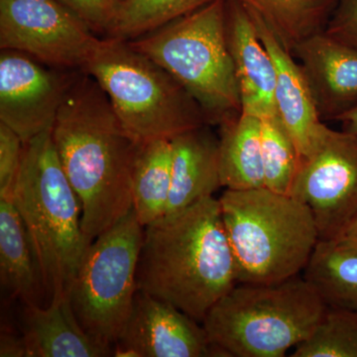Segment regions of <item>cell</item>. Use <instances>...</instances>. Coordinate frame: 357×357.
<instances>
[{
	"label": "cell",
	"instance_id": "cell-14",
	"mask_svg": "<svg viewBox=\"0 0 357 357\" xmlns=\"http://www.w3.org/2000/svg\"><path fill=\"white\" fill-rule=\"evenodd\" d=\"M250 13L276 70L277 115L295 142L301 160L307 158L318 146L328 126L319 116L311 89L295 56L283 46L258 14Z\"/></svg>",
	"mask_w": 357,
	"mask_h": 357
},
{
	"label": "cell",
	"instance_id": "cell-7",
	"mask_svg": "<svg viewBox=\"0 0 357 357\" xmlns=\"http://www.w3.org/2000/svg\"><path fill=\"white\" fill-rule=\"evenodd\" d=\"M128 43L170 73L191 93L210 126H220L241 114L225 32V0H213Z\"/></svg>",
	"mask_w": 357,
	"mask_h": 357
},
{
	"label": "cell",
	"instance_id": "cell-11",
	"mask_svg": "<svg viewBox=\"0 0 357 357\" xmlns=\"http://www.w3.org/2000/svg\"><path fill=\"white\" fill-rule=\"evenodd\" d=\"M79 70L55 69L21 52L0 53V122L28 143L52 130Z\"/></svg>",
	"mask_w": 357,
	"mask_h": 357
},
{
	"label": "cell",
	"instance_id": "cell-16",
	"mask_svg": "<svg viewBox=\"0 0 357 357\" xmlns=\"http://www.w3.org/2000/svg\"><path fill=\"white\" fill-rule=\"evenodd\" d=\"M22 335L27 357H105L112 352L96 344L77 321L70 294L47 306L24 305Z\"/></svg>",
	"mask_w": 357,
	"mask_h": 357
},
{
	"label": "cell",
	"instance_id": "cell-6",
	"mask_svg": "<svg viewBox=\"0 0 357 357\" xmlns=\"http://www.w3.org/2000/svg\"><path fill=\"white\" fill-rule=\"evenodd\" d=\"M84 72L109 96L119 121L140 142L210 126L191 93L128 41L100 38Z\"/></svg>",
	"mask_w": 357,
	"mask_h": 357
},
{
	"label": "cell",
	"instance_id": "cell-20",
	"mask_svg": "<svg viewBox=\"0 0 357 357\" xmlns=\"http://www.w3.org/2000/svg\"><path fill=\"white\" fill-rule=\"evenodd\" d=\"M303 273L326 307L357 312L356 250L337 241H319Z\"/></svg>",
	"mask_w": 357,
	"mask_h": 357
},
{
	"label": "cell",
	"instance_id": "cell-9",
	"mask_svg": "<svg viewBox=\"0 0 357 357\" xmlns=\"http://www.w3.org/2000/svg\"><path fill=\"white\" fill-rule=\"evenodd\" d=\"M98 36L58 0H0V49L55 69L84 70Z\"/></svg>",
	"mask_w": 357,
	"mask_h": 357
},
{
	"label": "cell",
	"instance_id": "cell-8",
	"mask_svg": "<svg viewBox=\"0 0 357 357\" xmlns=\"http://www.w3.org/2000/svg\"><path fill=\"white\" fill-rule=\"evenodd\" d=\"M143 234L144 227L132 210L89 244L70 287V302L82 328L112 354L137 292Z\"/></svg>",
	"mask_w": 357,
	"mask_h": 357
},
{
	"label": "cell",
	"instance_id": "cell-24",
	"mask_svg": "<svg viewBox=\"0 0 357 357\" xmlns=\"http://www.w3.org/2000/svg\"><path fill=\"white\" fill-rule=\"evenodd\" d=\"M261 144L265 188L291 195L299 172L301 157L278 115L261 119Z\"/></svg>",
	"mask_w": 357,
	"mask_h": 357
},
{
	"label": "cell",
	"instance_id": "cell-5",
	"mask_svg": "<svg viewBox=\"0 0 357 357\" xmlns=\"http://www.w3.org/2000/svg\"><path fill=\"white\" fill-rule=\"evenodd\" d=\"M326 310L304 277L238 283L211 307L202 325L218 357H282L312 335Z\"/></svg>",
	"mask_w": 357,
	"mask_h": 357
},
{
	"label": "cell",
	"instance_id": "cell-19",
	"mask_svg": "<svg viewBox=\"0 0 357 357\" xmlns=\"http://www.w3.org/2000/svg\"><path fill=\"white\" fill-rule=\"evenodd\" d=\"M218 167L222 187L244 191L265 187L261 119L239 114L220 124Z\"/></svg>",
	"mask_w": 357,
	"mask_h": 357
},
{
	"label": "cell",
	"instance_id": "cell-31",
	"mask_svg": "<svg viewBox=\"0 0 357 357\" xmlns=\"http://www.w3.org/2000/svg\"><path fill=\"white\" fill-rule=\"evenodd\" d=\"M335 121L342 124V130L357 135V105L340 114Z\"/></svg>",
	"mask_w": 357,
	"mask_h": 357
},
{
	"label": "cell",
	"instance_id": "cell-27",
	"mask_svg": "<svg viewBox=\"0 0 357 357\" xmlns=\"http://www.w3.org/2000/svg\"><path fill=\"white\" fill-rule=\"evenodd\" d=\"M77 14L98 36H109L114 26L119 0H58Z\"/></svg>",
	"mask_w": 357,
	"mask_h": 357
},
{
	"label": "cell",
	"instance_id": "cell-12",
	"mask_svg": "<svg viewBox=\"0 0 357 357\" xmlns=\"http://www.w3.org/2000/svg\"><path fill=\"white\" fill-rule=\"evenodd\" d=\"M177 307L137 290L114 347L117 357H213L203 325Z\"/></svg>",
	"mask_w": 357,
	"mask_h": 357
},
{
	"label": "cell",
	"instance_id": "cell-25",
	"mask_svg": "<svg viewBox=\"0 0 357 357\" xmlns=\"http://www.w3.org/2000/svg\"><path fill=\"white\" fill-rule=\"evenodd\" d=\"M292 357H357V312L326 307L312 335Z\"/></svg>",
	"mask_w": 357,
	"mask_h": 357
},
{
	"label": "cell",
	"instance_id": "cell-13",
	"mask_svg": "<svg viewBox=\"0 0 357 357\" xmlns=\"http://www.w3.org/2000/svg\"><path fill=\"white\" fill-rule=\"evenodd\" d=\"M225 32L236 69L241 114L260 119L277 114L276 70L248 7L225 0Z\"/></svg>",
	"mask_w": 357,
	"mask_h": 357
},
{
	"label": "cell",
	"instance_id": "cell-18",
	"mask_svg": "<svg viewBox=\"0 0 357 357\" xmlns=\"http://www.w3.org/2000/svg\"><path fill=\"white\" fill-rule=\"evenodd\" d=\"M0 284L26 306H43V278L31 238L10 199H0Z\"/></svg>",
	"mask_w": 357,
	"mask_h": 357
},
{
	"label": "cell",
	"instance_id": "cell-26",
	"mask_svg": "<svg viewBox=\"0 0 357 357\" xmlns=\"http://www.w3.org/2000/svg\"><path fill=\"white\" fill-rule=\"evenodd\" d=\"M25 143L15 131L0 122V199H10L20 175Z\"/></svg>",
	"mask_w": 357,
	"mask_h": 357
},
{
	"label": "cell",
	"instance_id": "cell-4",
	"mask_svg": "<svg viewBox=\"0 0 357 357\" xmlns=\"http://www.w3.org/2000/svg\"><path fill=\"white\" fill-rule=\"evenodd\" d=\"M218 201L238 283H279L304 272L321 241L307 204L265 187L227 189Z\"/></svg>",
	"mask_w": 357,
	"mask_h": 357
},
{
	"label": "cell",
	"instance_id": "cell-28",
	"mask_svg": "<svg viewBox=\"0 0 357 357\" xmlns=\"http://www.w3.org/2000/svg\"><path fill=\"white\" fill-rule=\"evenodd\" d=\"M324 32L357 51V0H337Z\"/></svg>",
	"mask_w": 357,
	"mask_h": 357
},
{
	"label": "cell",
	"instance_id": "cell-10",
	"mask_svg": "<svg viewBox=\"0 0 357 357\" xmlns=\"http://www.w3.org/2000/svg\"><path fill=\"white\" fill-rule=\"evenodd\" d=\"M290 196L309 206L321 241H335L357 215V135L328 128L301 160Z\"/></svg>",
	"mask_w": 357,
	"mask_h": 357
},
{
	"label": "cell",
	"instance_id": "cell-2",
	"mask_svg": "<svg viewBox=\"0 0 357 357\" xmlns=\"http://www.w3.org/2000/svg\"><path fill=\"white\" fill-rule=\"evenodd\" d=\"M136 281L137 290L203 323L238 284L218 199H199L145 227Z\"/></svg>",
	"mask_w": 357,
	"mask_h": 357
},
{
	"label": "cell",
	"instance_id": "cell-23",
	"mask_svg": "<svg viewBox=\"0 0 357 357\" xmlns=\"http://www.w3.org/2000/svg\"><path fill=\"white\" fill-rule=\"evenodd\" d=\"M213 0H124L109 36L130 41L206 6Z\"/></svg>",
	"mask_w": 357,
	"mask_h": 357
},
{
	"label": "cell",
	"instance_id": "cell-1",
	"mask_svg": "<svg viewBox=\"0 0 357 357\" xmlns=\"http://www.w3.org/2000/svg\"><path fill=\"white\" fill-rule=\"evenodd\" d=\"M51 132L91 243L133 210L134 165L144 142L126 130L109 96L84 70L70 84Z\"/></svg>",
	"mask_w": 357,
	"mask_h": 357
},
{
	"label": "cell",
	"instance_id": "cell-22",
	"mask_svg": "<svg viewBox=\"0 0 357 357\" xmlns=\"http://www.w3.org/2000/svg\"><path fill=\"white\" fill-rule=\"evenodd\" d=\"M258 14L292 53L300 41L323 32L337 0H234Z\"/></svg>",
	"mask_w": 357,
	"mask_h": 357
},
{
	"label": "cell",
	"instance_id": "cell-29",
	"mask_svg": "<svg viewBox=\"0 0 357 357\" xmlns=\"http://www.w3.org/2000/svg\"><path fill=\"white\" fill-rule=\"evenodd\" d=\"M0 356L27 357V347L23 335L2 331L0 337Z\"/></svg>",
	"mask_w": 357,
	"mask_h": 357
},
{
	"label": "cell",
	"instance_id": "cell-32",
	"mask_svg": "<svg viewBox=\"0 0 357 357\" xmlns=\"http://www.w3.org/2000/svg\"><path fill=\"white\" fill-rule=\"evenodd\" d=\"M119 1L122 2V1H124V0H119Z\"/></svg>",
	"mask_w": 357,
	"mask_h": 357
},
{
	"label": "cell",
	"instance_id": "cell-3",
	"mask_svg": "<svg viewBox=\"0 0 357 357\" xmlns=\"http://www.w3.org/2000/svg\"><path fill=\"white\" fill-rule=\"evenodd\" d=\"M52 130L25 143L11 201L31 238L46 297L70 294L89 246L82 227V206L64 172Z\"/></svg>",
	"mask_w": 357,
	"mask_h": 357
},
{
	"label": "cell",
	"instance_id": "cell-17",
	"mask_svg": "<svg viewBox=\"0 0 357 357\" xmlns=\"http://www.w3.org/2000/svg\"><path fill=\"white\" fill-rule=\"evenodd\" d=\"M171 191L165 215L211 197L222 187L218 138L210 126L187 131L171 139Z\"/></svg>",
	"mask_w": 357,
	"mask_h": 357
},
{
	"label": "cell",
	"instance_id": "cell-21",
	"mask_svg": "<svg viewBox=\"0 0 357 357\" xmlns=\"http://www.w3.org/2000/svg\"><path fill=\"white\" fill-rule=\"evenodd\" d=\"M171 140L142 143L134 165L133 211L143 227L165 215L171 191Z\"/></svg>",
	"mask_w": 357,
	"mask_h": 357
},
{
	"label": "cell",
	"instance_id": "cell-30",
	"mask_svg": "<svg viewBox=\"0 0 357 357\" xmlns=\"http://www.w3.org/2000/svg\"><path fill=\"white\" fill-rule=\"evenodd\" d=\"M335 241L347 248L357 251V215Z\"/></svg>",
	"mask_w": 357,
	"mask_h": 357
},
{
	"label": "cell",
	"instance_id": "cell-15",
	"mask_svg": "<svg viewBox=\"0 0 357 357\" xmlns=\"http://www.w3.org/2000/svg\"><path fill=\"white\" fill-rule=\"evenodd\" d=\"M292 54L299 60L321 119L335 121L357 105V51L323 31L300 41Z\"/></svg>",
	"mask_w": 357,
	"mask_h": 357
}]
</instances>
